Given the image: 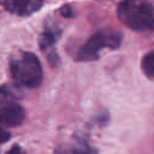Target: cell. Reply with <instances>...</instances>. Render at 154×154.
Returning a JSON list of instances; mask_svg holds the SVG:
<instances>
[{
	"label": "cell",
	"mask_w": 154,
	"mask_h": 154,
	"mask_svg": "<svg viewBox=\"0 0 154 154\" xmlns=\"http://www.w3.org/2000/svg\"><path fill=\"white\" fill-rule=\"evenodd\" d=\"M25 117L24 109L17 103H7L0 108V124L6 126H18Z\"/></svg>",
	"instance_id": "obj_5"
},
{
	"label": "cell",
	"mask_w": 154,
	"mask_h": 154,
	"mask_svg": "<svg viewBox=\"0 0 154 154\" xmlns=\"http://www.w3.org/2000/svg\"><path fill=\"white\" fill-rule=\"evenodd\" d=\"M118 17L132 30H153V6L147 0H123L118 6Z\"/></svg>",
	"instance_id": "obj_2"
},
{
	"label": "cell",
	"mask_w": 154,
	"mask_h": 154,
	"mask_svg": "<svg viewBox=\"0 0 154 154\" xmlns=\"http://www.w3.org/2000/svg\"><path fill=\"white\" fill-rule=\"evenodd\" d=\"M66 154H97V152L90 147L87 142H83V141H79L77 143H75L69 150Z\"/></svg>",
	"instance_id": "obj_7"
},
{
	"label": "cell",
	"mask_w": 154,
	"mask_h": 154,
	"mask_svg": "<svg viewBox=\"0 0 154 154\" xmlns=\"http://www.w3.org/2000/svg\"><path fill=\"white\" fill-rule=\"evenodd\" d=\"M10 71L13 81L26 88L38 87L43 78L41 64L30 52H18L13 55L10 61Z\"/></svg>",
	"instance_id": "obj_1"
},
{
	"label": "cell",
	"mask_w": 154,
	"mask_h": 154,
	"mask_svg": "<svg viewBox=\"0 0 154 154\" xmlns=\"http://www.w3.org/2000/svg\"><path fill=\"white\" fill-rule=\"evenodd\" d=\"M7 154H25V153L23 152V149H22L19 146H13V147L7 152Z\"/></svg>",
	"instance_id": "obj_10"
},
{
	"label": "cell",
	"mask_w": 154,
	"mask_h": 154,
	"mask_svg": "<svg viewBox=\"0 0 154 154\" xmlns=\"http://www.w3.org/2000/svg\"><path fill=\"white\" fill-rule=\"evenodd\" d=\"M122 32L116 29H101L96 31L78 51L76 59L78 61H91L99 58L101 49H117L122 43Z\"/></svg>",
	"instance_id": "obj_3"
},
{
	"label": "cell",
	"mask_w": 154,
	"mask_h": 154,
	"mask_svg": "<svg viewBox=\"0 0 154 154\" xmlns=\"http://www.w3.org/2000/svg\"><path fill=\"white\" fill-rule=\"evenodd\" d=\"M43 0H4V7L17 16H29L41 8Z\"/></svg>",
	"instance_id": "obj_4"
},
{
	"label": "cell",
	"mask_w": 154,
	"mask_h": 154,
	"mask_svg": "<svg viewBox=\"0 0 154 154\" xmlns=\"http://www.w3.org/2000/svg\"><path fill=\"white\" fill-rule=\"evenodd\" d=\"M57 40V31H53L51 29L46 30L42 35V38H41V47L42 49H46L47 47H51L54 41Z\"/></svg>",
	"instance_id": "obj_8"
},
{
	"label": "cell",
	"mask_w": 154,
	"mask_h": 154,
	"mask_svg": "<svg viewBox=\"0 0 154 154\" xmlns=\"http://www.w3.org/2000/svg\"><path fill=\"white\" fill-rule=\"evenodd\" d=\"M10 137H11V134H10L8 131L4 130V129L0 126V144H1V143H5L6 141H8Z\"/></svg>",
	"instance_id": "obj_9"
},
{
	"label": "cell",
	"mask_w": 154,
	"mask_h": 154,
	"mask_svg": "<svg viewBox=\"0 0 154 154\" xmlns=\"http://www.w3.org/2000/svg\"><path fill=\"white\" fill-rule=\"evenodd\" d=\"M142 70L149 79L154 78V52H148L142 60Z\"/></svg>",
	"instance_id": "obj_6"
}]
</instances>
